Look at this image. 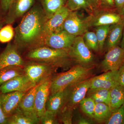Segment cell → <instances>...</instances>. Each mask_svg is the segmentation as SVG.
<instances>
[{
    "label": "cell",
    "instance_id": "obj_30",
    "mask_svg": "<svg viewBox=\"0 0 124 124\" xmlns=\"http://www.w3.org/2000/svg\"><path fill=\"white\" fill-rule=\"evenodd\" d=\"M12 24H7L0 29V42L9 43L14 38L15 35V29Z\"/></svg>",
    "mask_w": 124,
    "mask_h": 124
},
{
    "label": "cell",
    "instance_id": "obj_31",
    "mask_svg": "<svg viewBox=\"0 0 124 124\" xmlns=\"http://www.w3.org/2000/svg\"><path fill=\"white\" fill-rule=\"evenodd\" d=\"M82 37L85 43L89 48L95 52H99L97 38L95 32L88 31Z\"/></svg>",
    "mask_w": 124,
    "mask_h": 124
},
{
    "label": "cell",
    "instance_id": "obj_17",
    "mask_svg": "<svg viewBox=\"0 0 124 124\" xmlns=\"http://www.w3.org/2000/svg\"><path fill=\"white\" fill-rule=\"evenodd\" d=\"M70 10L66 5L63 6L46 21L44 27L46 36L50 33L62 30V27Z\"/></svg>",
    "mask_w": 124,
    "mask_h": 124
},
{
    "label": "cell",
    "instance_id": "obj_39",
    "mask_svg": "<svg viewBox=\"0 0 124 124\" xmlns=\"http://www.w3.org/2000/svg\"><path fill=\"white\" fill-rule=\"evenodd\" d=\"M1 94L0 93V124H7V117L3 112L1 106Z\"/></svg>",
    "mask_w": 124,
    "mask_h": 124
},
{
    "label": "cell",
    "instance_id": "obj_10",
    "mask_svg": "<svg viewBox=\"0 0 124 124\" xmlns=\"http://www.w3.org/2000/svg\"><path fill=\"white\" fill-rule=\"evenodd\" d=\"M76 37L63 30L57 31L46 36L44 46L55 49H69Z\"/></svg>",
    "mask_w": 124,
    "mask_h": 124
},
{
    "label": "cell",
    "instance_id": "obj_41",
    "mask_svg": "<svg viewBox=\"0 0 124 124\" xmlns=\"http://www.w3.org/2000/svg\"><path fill=\"white\" fill-rule=\"evenodd\" d=\"M114 1L115 8L118 13L124 5V0H114Z\"/></svg>",
    "mask_w": 124,
    "mask_h": 124
},
{
    "label": "cell",
    "instance_id": "obj_16",
    "mask_svg": "<svg viewBox=\"0 0 124 124\" xmlns=\"http://www.w3.org/2000/svg\"><path fill=\"white\" fill-rule=\"evenodd\" d=\"M26 93L14 91L1 93V106L3 112L6 117L13 114L18 108L22 99Z\"/></svg>",
    "mask_w": 124,
    "mask_h": 124
},
{
    "label": "cell",
    "instance_id": "obj_34",
    "mask_svg": "<svg viewBox=\"0 0 124 124\" xmlns=\"http://www.w3.org/2000/svg\"><path fill=\"white\" fill-rule=\"evenodd\" d=\"M40 124H58L59 121L57 115L51 112L46 110L40 117Z\"/></svg>",
    "mask_w": 124,
    "mask_h": 124
},
{
    "label": "cell",
    "instance_id": "obj_15",
    "mask_svg": "<svg viewBox=\"0 0 124 124\" xmlns=\"http://www.w3.org/2000/svg\"><path fill=\"white\" fill-rule=\"evenodd\" d=\"M118 70L108 71L100 75L92 78L89 89L102 88L110 90L119 85Z\"/></svg>",
    "mask_w": 124,
    "mask_h": 124
},
{
    "label": "cell",
    "instance_id": "obj_32",
    "mask_svg": "<svg viewBox=\"0 0 124 124\" xmlns=\"http://www.w3.org/2000/svg\"><path fill=\"white\" fill-rule=\"evenodd\" d=\"M106 124H124V104L112 112L105 122Z\"/></svg>",
    "mask_w": 124,
    "mask_h": 124
},
{
    "label": "cell",
    "instance_id": "obj_4",
    "mask_svg": "<svg viewBox=\"0 0 124 124\" xmlns=\"http://www.w3.org/2000/svg\"><path fill=\"white\" fill-rule=\"evenodd\" d=\"M70 54L75 63L86 67H94V55L86 45L82 36L76 37L73 44L69 49Z\"/></svg>",
    "mask_w": 124,
    "mask_h": 124
},
{
    "label": "cell",
    "instance_id": "obj_22",
    "mask_svg": "<svg viewBox=\"0 0 124 124\" xmlns=\"http://www.w3.org/2000/svg\"><path fill=\"white\" fill-rule=\"evenodd\" d=\"M110 94L109 106L113 112L124 104V87L120 85L115 86L110 90Z\"/></svg>",
    "mask_w": 124,
    "mask_h": 124
},
{
    "label": "cell",
    "instance_id": "obj_21",
    "mask_svg": "<svg viewBox=\"0 0 124 124\" xmlns=\"http://www.w3.org/2000/svg\"><path fill=\"white\" fill-rule=\"evenodd\" d=\"M43 81L26 92L20 102L19 108L24 111L36 113L35 109L36 93L38 87Z\"/></svg>",
    "mask_w": 124,
    "mask_h": 124
},
{
    "label": "cell",
    "instance_id": "obj_44",
    "mask_svg": "<svg viewBox=\"0 0 124 124\" xmlns=\"http://www.w3.org/2000/svg\"><path fill=\"white\" fill-rule=\"evenodd\" d=\"M118 14L121 16V17L124 18V5Z\"/></svg>",
    "mask_w": 124,
    "mask_h": 124
},
{
    "label": "cell",
    "instance_id": "obj_8",
    "mask_svg": "<svg viewBox=\"0 0 124 124\" xmlns=\"http://www.w3.org/2000/svg\"><path fill=\"white\" fill-rule=\"evenodd\" d=\"M36 0H13L4 16L5 25L12 24L23 17L35 4Z\"/></svg>",
    "mask_w": 124,
    "mask_h": 124
},
{
    "label": "cell",
    "instance_id": "obj_6",
    "mask_svg": "<svg viewBox=\"0 0 124 124\" xmlns=\"http://www.w3.org/2000/svg\"><path fill=\"white\" fill-rule=\"evenodd\" d=\"M92 78L67 87V97L65 107L74 110L84 98L91 86Z\"/></svg>",
    "mask_w": 124,
    "mask_h": 124
},
{
    "label": "cell",
    "instance_id": "obj_7",
    "mask_svg": "<svg viewBox=\"0 0 124 124\" xmlns=\"http://www.w3.org/2000/svg\"><path fill=\"white\" fill-rule=\"evenodd\" d=\"M122 18L113 10L100 9L85 18L89 27L102 25H111L117 23Z\"/></svg>",
    "mask_w": 124,
    "mask_h": 124
},
{
    "label": "cell",
    "instance_id": "obj_3",
    "mask_svg": "<svg viewBox=\"0 0 124 124\" xmlns=\"http://www.w3.org/2000/svg\"><path fill=\"white\" fill-rule=\"evenodd\" d=\"M94 67H86L76 64L68 70L53 76L50 94L64 90L70 85L91 78Z\"/></svg>",
    "mask_w": 124,
    "mask_h": 124
},
{
    "label": "cell",
    "instance_id": "obj_11",
    "mask_svg": "<svg viewBox=\"0 0 124 124\" xmlns=\"http://www.w3.org/2000/svg\"><path fill=\"white\" fill-rule=\"evenodd\" d=\"M89 28L85 18H80L76 11H70L63 24L62 30L77 37L83 36Z\"/></svg>",
    "mask_w": 124,
    "mask_h": 124
},
{
    "label": "cell",
    "instance_id": "obj_28",
    "mask_svg": "<svg viewBox=\"0 0 124 124\" xmlns=\"http://www.w3.org/2000/svg\"><path fill=\"white\" fill-rule=\"evenodd\" d=\"M110 25H102L96 27L95 34L98 43L99 52H102Z\"/></svg>",
    "mask_w": 124,
    "mask_h": 124
},
{
    "label": "cell",
    "instance_id": "obj_20",
    "mask_svg": "<svg viewBox=\"0 0 124 124\" xmlns=\"http://www.w3.org/2000/svg\"><path fill=\"white\" fill-rule=\"evenodd\" d=\"M124 27V18H122L119 22L110 25L106 40L108 50L118 46L121 41Z\"/></svg>",
    "mask_w": 124,
    "mask_h": 124
},
{
    "label": "cell",
    "instance_id": "obj_37",
    "mask_svg": "<svg viewBox=\"0 0 124 124\" xmlns=\"http://www.w3.org/2000/svg\"><path fill=\"white\" fill-rule=\"evenodd\" d=\"M93 8L94 12L100 8V0H86Z\"/></svg>",
    "mask_w": 124,
    "mask_h": 124
},
{
    "label": "cell",
    "instance_id": "obj_5",
    "mask_svg": "<svg viewBox=\"0 0 124 124\" xmlns=\"http://www.w3.org/2000/svg\"><path fill=\"white\" fill-rule=\"evenodd\" d=\"M25 75L35 84L53 75L57 68L42 62L26 60L23 66Z\"/></svg>",
    "mask_w": 124,
    "mask_h": 124
},
{
    "label": "cell",
    "instance_id": "obj_23",
    "mask_svg": "<svg viewBox=\"0 0 124 124\" xmlns=\"http://www.w3.org/2000/svg\"><path fill=\"white\" fill-rule=\"evenodd\" d=\"M25 74L23 66H12L0 69V86L12 78Z\"/></svg>",
    "mask_w": 124,
    "mask_h": 124
},
{
    "label": "cell",
    "instance_id": "obj_40",
    "mask_svg": "<svg viewBox=\"0 0 124 124\" xmlns=\"http://www.w3.org/2000/svg\"><path fill=\"white\" fill-rule=\"evenodd\" d=\"M77 124H94L91 119L82 116H80L78 119Z\"/></svg>",
    "mask_w": 124,
    "mask_h": 124
},
{
    "label": "cell",
    "instance_id": "obj_42",
    "mask_svg": "<svg viewBox=\"0 0 124 124\" xmlns=\"http://www.w3.org/2000/svg\"><path fill=\"white\" fill-rule=\"evenodd\" d=\"M4 16H5L2 13V11L0 9V29L5 25Z\"/></svg>",
    "mask_w": 124,
    "mask_h": 124
},
{
    "label": "cell",
    "instance_id": "obj_26",
    "mask_svg": "<svg viewBox=\"0 0 124 124\" xmlns=\"http://www.w3.org/2000/svg\"><path fill=\"white\" fill-rule=\"evenodd\" d=\"M112 112L110 107L103 103H95L94 118L99 122H104L110 116Z\"/></svg>",
    "mask_w": 124,
    "mask_h": 124
},
{
    "label": "cell",
    "instance_id": "obj_24",
    "mask_svg": "<svg viewBox=\"0 0 124 124\" xmlns=\"http://www.w3.org/2000/svg\"><path fill=\"white\" fill-rule=\"evenodd\" d=\"M48 19L65 5V0H38Z\"/></svg>",
    "mask_w": 124,
    "mask_h": 124
},
{
    "label": "cell",
    "instance_id": "obj_25",
    "mask_svg": "<svg viewBox=\"0 0 124 124\" xmlns=\"http://www.w3.org/2000/svg\"><path fill=\"white\" fill-rule=\"evenodd\" d=\"M87 93L89 97L92 98L95 103H103L109 106L110 100V90L102 88L89 89Z\"/></svg>",
    "mask_w": 124,
    "mask_h": 124
},
{
    "label": "cell",
    "instance_id": "obj_38",
    "mask_svg": "<svg viewBox=\"0 0 124 124\" xmlns=\"http://www.w3.org/2000/svg\"><path fill=\"white\" fill-rule=\"evenodd\" d=\"M119 85L124 87V63L118 70Z\"/></svg>",
    "mask_w": 124,
    "mask_h": 124
},
{
    "label": "cell",
    "instance_id": "obj_43",
    "mask_svg": "<svg viewBox=\"0 0 124 124\" xmlns=\"http://www.w3.org/2000/svg\"><path fill=\"white\" fill-rule=\"evenodd\" d=\"M120 46L122 48H124V30H123V35L122 39L120 43Z\"/></svg>",
    "mask_w": 124,
    "mask_h": 124
},
{
    "label": "cell",
    "instance_id": "obj_14",
    "mask_svg": "<svg viewBox=\"0 0 124 124\" xmlns=\"http://www.w3.org/2000/svg\"><path fill=\"white\" fill-rule=\"evenodd\" d=\"M53 76L43 80L38 87L35 101V109L39 117L46 111V105L50 93V86Z\"/></svg>",
    "mask_w": 124,
    "mask_h": 124
},
{
    "label": "cell",
    "instance_id": "obj_35",
    "mask_svg": "<svg viewBox=\"0 0 124 124\" xmlns=\"http://www.w3.org/2000/svg\"><path fill=\"white\" fill-rule=\"evenodd\" d=\"M100 8L107 10H113L115 7L114 0H100Z\"/></svg>",
    "mask_w": 124,
    "mask_h": 124
},
{
    "label": "cell",
    "instance_id": "obj_33",
    "mask_svg": "<svg viewBox=\"0 0 124 124\" xmlns=\"http://www.w3.org/2000/svg\"><path fill=\"white\" fill-rule=\"evenodd\" d=\"M73 109L64 107L57 115L59 122L64 124H71L72 123Z\"/></svg>",
    "mask_w": 124,
    "mask_h": 124
},
{
    "label": "cell",
    "instance_id": "obj_2",
    "mask_svg": "<svg viewBox=\"0 0 124 124\" xmlns=\"http://www.w3.org/2000/svg\"><path fill=\"white\" fill-rule=\"evenodd\" d=\"M69 49H55L42 46L27 51L23 56L25 60L42 62L57 69L67 70L75 64Z\"/></svg>",
    "mask_w": 124,
    "mask_h": 124
},
{
    "label": "cell",
    "instance_id": "obj_27",
    "mask_svg": "<svg viewBox=\"0 0 124 124\" xmlns=\"http://www.w3.org/2000/svg\"><path fill=\"white\" fill-rule=\"evenodd\" d=\"M65 5L71 11H76L83 9L90 15L94 12L93 8L86 0H67Z\"/></svg>",
    "mask_w": 124,
    "mask_h": 124
},
{
    "label": "cell",
    "instance_id": "obj_29",
    "mask_svg": "<svg viewBox=\"0 0 124 124\" xmlns=\"http://www.w3.org/2000/svg\"><path fill=\"white\" fill-rule=\"evenodd\" d=\"M79 105L83 113L91 119H93L95 103L92 98L89 97L84 98Z\"/></svg>",
    "mask_w": 124,
    "mask_h": 124
},
{
    "label": "cell",
    "instance_id": "obj_12",
    "mask_svg": "<svg viewBox=\"0 0 124 124\" xmlns=\"http://www.w3.org/2000/svg\"><path fill=\"white\" fill-rule=\"evenodd\" d=\"M26 60L13 42H9L0 53V69L9 66H23Z\"/></svg>",
    "mask_w": 124,
    "mask_h": 124
},
{
    "label": "cell",
    "instance_id": "obj_19",
    "mask_svg": "<svg viewBox=\"0 0 124 124\" xmlns=\"http://www.w3.org/2000/svg\"><path fill=\"white\" fill-rule=\"evenodd\" d=\"M40 124V118L36 113L24 111L19 108L13 114L7 117V124Z\"/></svg>",
    "mask_w": 124,
    "mask_h": 124
},
{
    "label": "cell",
    "instance_id": "obj_1",
    "mask_svg": "<svg viewBox=\"0 0 124 124\" xmlns=\"http://www.w3.org/2000/svg\"><path fill=\"white\" fill-rule=\"evenodd\" d=\"M48 19L39 2L35 4L23 17L15 28L13 42L21 54L44 46L46 37L44 27Z\"/></svg>",
    "mask_w": 124,
    "mask_h": 124
},
{
    "label": "cell",
    "instance_id": "obj_13",
    "mask_svg": "<svg viewBox=\"0 0 124 124\" xmlns=\"http://www.w3.org/2000/svg\"><path fill=\"white\" fill-rule=\"evenodd\" d=\"M36 85L24 74L14 78L1 85L0 93H5L14 91L26 92Z\"/></svg>",
    "mask_w": 124,
    "mask_h": 124
},
{
    "label": "cell",
    "instance_id": "obj_18",
    "mask_svg": "<svg viewBox=\"0 0 124 124\" xmlns=\"http://www.w3.org/2000/svg\"><path fill=\"white\" fill-rule=\"evenodd\" d=\"M67 97V88L50 94L46 105V110L57 115L65 107L66 103Z\"/></svg>",
    "mask_w": 124,
    "mask_h": 124
},
{
    "label": "cell",
    "instance_id": "obj_36",
    "mask_svg": "<svg viewBox=\"0 0 124 124\" xmlns=\"http://www.w3.org/2000/svg\"><path fill=\"white\" fill-rule=\"evenodd\" d=\"M13 0H0V9L4 15L8 10Z\"/></svg>",
    "mask_w": 124,
    "mask_h": 124
},
{
    "label": "cell",
    "instance_id": "obj_9",
    "mask_svg": "<svg viewBox=\"0 0 124 124\" xmlns=\"http://www.w3.org/2000/svg\"><path fill=\"white\" fill-rule=\"evenodd\" d=\"M124 63V48L119 46L108 50L100 64L102 71L118 70Z\"/></svg>",
    "mask_w": 124,
    "mask_h": 124
}]
</instances>
